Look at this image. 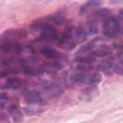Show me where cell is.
Returning a JSON list of instances; mask_svg holds the SVG:
<instances>
[{
	"mask_svg": "<svg viewBox=\"0 0 123 123\" xmlns=\"http://www.w3.org/2000/svg\"><path fill=\"white\" fill-rule=\"evenodd\" d=\"M8 118L5 114H0V121H7Z\"/></svg>",
	"mask_w": 123,
	"mask_h": 123,
	"instance_id": "cell-21",
	"label": "cell"
},
{
	"mask_svg": "<svg viewBox=\"0 0 123 123\" xmlns=\"http://www.w3.org/2000/svg\"><path fill=\"white\" fill-rule=\"evenodd\" d=\"M25 84V81L19 77H11L7 79L5 83V87L8 89H20Z\"/></svg>",
	"mask_w": 123,
	"mask_h": 123,
	"instance_id": "cell-11",
	"label": "cell"
},
{
	"mask_svg": "<svg viewBox=\"0 0 123 123\" xmlns=\"http://www.w3.org/2000/svg\"><path fill=\"white\" fill-rule=\"evenodd\" d=\"M113 46H114L116 49L123 50V36L116 39V41L113 42Z\"/></svg>",
	"mask_w": 123,
	"mask_h": 123,
	"instance_id": "cell-19",
	"label": "cell"
},
{
	"mask_svg": "<svg viewBox=\"0 0 123 123\" xmlns=\"http://www.w3.org/2000/svg\"><path fill=\"white\" fill-rule=\"evenodd\" d=\"M121 23L116 18L110 16L103 21L102 32L108 38H116L121 33Z\"/></svg>",
	"mask_w": 123,
	"mask_h": 123,
	"instance_id": "cell-1",
	"label": "cell"
},
{
	"mask_svg": "<svg viewBox=\"0 0 123 123\" xmlns=\"http://www.w3.org/2000/svg\"><path fill=\"white\" fill-rule=\"evenodd\" d=\"M24 111L25 112V114L29 116H36L41 114L42 111V108L40 107L39 105H29L24 108Z\"/></svg>",
	"mask_w": 123,
	"mask_h": 123,
	"instance_id": "cell-15",
	"label": "cell"
},
{
	"mask_svg": "<svg viewBox=\"0 0 123 123\" xmlns=\"http://www.w3.org/2000/svg\"><path fill=\"white\" fill-rule=\"evenodd\" d=\"M75 61L79 64H93L96 62V56H94L91 53L89 55H85V56L80 55L75 58Z\"/></svg>",
	"mask_w": 123,
	"mask_h": 123,
	"instance_id": "cell-14",
	"label": "cell"
},
{
	"mask_svg": "<svg viewBox=\"0 0 123 123\" xmlns=\"http://www.w3.org/2000/svg\"><path fill=\"white\" fill-rule=\"evenodd\" d=\"M103 4V0H88L84 4H83L79 9V14L84 15L90 9L98 8Z\"/></svg>",
	"mask_w": 123,
	"mask_h": 123,
	"instance_id": "cell-8",
	"label": "cell"
},
{
	"mask_svg": "<svg viewBox=\"0 0 123 123\" xmlns=\"http://www.w3.org/2000/svg\"><path fill=\"white\" fill-rule=\"evenodd\" d=\"M27 36L28 32L25 29H9L4 31L3 34V37L13 40V41L25 39L27 37Z\"/></svg>",
	"mask_w": 123,
	"mask_h": 123,
	"instance_id": "cell-4",
	"label": "cell"
},
{
	"mask_svg": "<svg viewBox=\"0 0 123 123\" xmlns=\"http://www.w3.org/2000/svg\"><path fill=\"white\" fill-rule=\"evenodd\" d=\"M40 53H41V56H43L46 58H48V59H59V58L62 57V56H63L58 51L49 47L41 48L40 50Z\"/></svg>",
	"mask_w": 123,
	"mask_h": 123,
	"instance_id": "cell-9",
	"label": "cell"
},
{
	"mask_svg": "<svg viewBox=\"0 0 123 123\" xmlns=\"http://www.w3.org/2000/svg\"><path fill=\"white\" fill-rule=\"evenodd\" d=\"M9 112L14 121L19 122V121H23V117H24L23 116V113L17 105H10L9 107Z\"/></svg>",
	"mask_w": 123,
	"mask_h": 123,
	"instance_id": "cell-10",
	"label": "cell"
},
{
	"mask_svg": "<svg viewBox=\"0 0 123 123\" xmlns=\"http://www.w3.org/2000/svg\"><path fill=\"white\" fill-rule=\"evenodd\" d=\"M9 101V96L5 94H0V111L3 110Z\"/></svg>",
	"mask_w": 123,
	"mask_h": 123,
	"instance_id": "cell-17",
	"label": "cell"
},
{
	"mask_svg": "<svg viewBox=\"0 0 123 123\" xmlns=\"http://www.w3.org/2000/svg\"><path fill=\"white\" fill-rule=\"evenodd\" d=\"M96 40H93V41L84 44V46L80 47V49L79 50V52L78 53H79V54H83V53H84V52H87V51H91V50L95 46V42H94Z\"/></svg>",
	"mask_w": 123,
	"mask_h": 123,
	"instance_id": "cell-16",
	"label": "cell"
},
{
	"mask_svg": "<svg viewBox=\"0 0 123 123\" xmlns=\"http://www.w3.org/2000/svg\"><path fill=\"white\" fill-rule=\"evenodd\" d=\"M118 17H119L120 19H123V9L119 11V13H118Z\"/></svg>",
	"mask_w": 123,
	"mask_h": 123,
	"instance_id": "cell-22",
	"label": "cell"
},
{
	"mask_svg": "<svg viewBox=\"0 0 123 123\" xmlns=\"http://www.w3.org/2000/svg\"><path fill=\"white\" fill-rule=\"evenodd\" d=\"M94 67H93L91 64H81L80 65L78 66V69L79 71H82V72H84V73H88L89 71H91L93 70Z\"/></svg>",
	"mask_w": 123,
	"mask_h": 123,
	"instance_id": "cell-18",
	"label": "cell"
},
{
	"mask_svg": "<svg viewBox=\"0 0 123 123\" xmlns=\"http://www.w3.org/2000/svg\"><path fill=\"white\" fill-rule=\"evenodd\" d=\"M90 53L94 56H108L112 53V49L107 45H100L97 47H94L90 51Z\"/></svg>",
	"mask_w": 123,
	"mask_h": 123,
	"instance_id": "cell-7",
	"label": "cell"
},
{
	"mask_svg": "<svg viewBox=\"0 0 123 123\" xmlns=\"http://www.w3.org/2000/svg\"><path fill=\"white\" fill-rule=\"evenodd\" d=\"M111 16V11L107 8L104 9H99L94 11L92 14L89 15L88 22H91L93 24H95L98 25L99 22H103L105 19Z\"/></svg>",
	"mask_w": 123,
	"mask_h": 123,
	"instance_id": "cell-2",
	"label": "cell"
},
{
	"mask_svg": "<svg viewBox=\"0 0 123 123\" xmlns=\"http://www.w3.org/2000/svg\"><path fill=\"white\" fill-rule=\"evenodd\" d=\"M25 101L28 105H41L43 102V99L40 92L36 90L28 91L25 94Z\"/></svg>",
	"mask_w": 123,
	"mask_h": 123,
	"instance_id": "cell-5",
	"label": "cell"
},
{
	"mask_svg": "<svg viewBox=\"0 0 123 123\" xmlns=\"http://www.w3.org/2000/svg\"><path fill=\"white\" fill-rule=\"evenodd\" d=\"M98 70L101 71L104 74H105L106 75L110 76L114 73L113 71V62L111 60H107V61L101 62L98 65L97 67Z\"/></svg>",
	"mask_w": 123,
	"mask_h": 123,
	"instance_id": "cell-12",
	"label": "cell"
},
{
	"mask_svg": "<svg viewBox=\"0 0 123 123\" xmlns=\"http://www.w3.org/2000/svg\"><path fill=\"white\" fill-rule=\"evenodd\" d=\"M40 38L43 41H56L58 38L57 31L51 24H46L40 31Z\"/></svg>",
	"mask_w": 123,
	"mask_h": 123,
	"instance_id": "cell-3",
	"label": "cell"
},
{
	"mask_svg": "<svg viewBox=\"0 0 123 123\" xmlns=\"http://www.w3.org/2000/svg\"><path fill=\"white\" fill-rule=\"evenodd\" d=\"M110 4L112 5H121L123 4V0H110Z\"/></svg>",
	"mask_w": 123,
	"mask_h": 123,
	"instance_id": "cell-20",
	"label": "cell"
},
{
	"mask_svg": "<svg viewBox=\"0 0 123 123\" xmlns=\"http://www.w3.org/2000/svg\"><path fill=\"white\" fill-rule=\"evenodd\" d=\"M101 81V76L99 74H87L86 73L85 80L84 84L88 86L96 85Z\"/></svg>",
	"mask_w": 123,
	"mask_h": 123,
	"instance_id": "cell-13",
	"label": "cell"
},
{
	"mask_svg": "<svg viewBox=\"0 0 123 123\" xmlns=\"http://www.w3.org/2000/svg\"><path fill=\"white\" fill-rule=\"evenodd\" d=\"M46 19L49 24L53 25L55 26H60L65 22L66 13L63 10L58 11V12L55 13V14L47 16Z\"/></svg>",
	"mask_w": 123,
	"mask_h": 123,
	"instance_id": "cell-6",
	"label": "cell"
}]
</instances>
